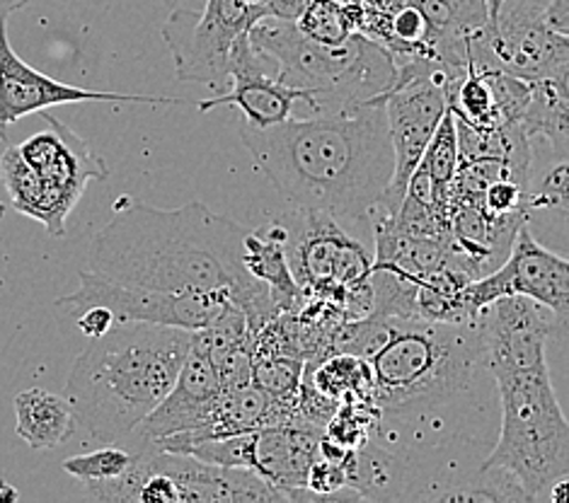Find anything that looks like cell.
<instances>
[{
    "label": "cell",
    "mask_w": 569,
    "mask_h": 503,
    "mask_svg": "<svg viewBox=\"0 0 569 503\" xmlns=\"http://www.w3.org/2000/svg\"><path fill=\"white\" fill-rule=\"evenodd\" d=\"M246 228L201 201L158 209L124 194L112 203V219L90 242L88 269L146 291L228 289L246 310L254 342V334L281 312L267 285L246 266Z\"/></svg>",
    "instance_id": "obj_1"
},
{
    "label": "cell",
    "mask_w": 569,
    "mask_h": 503,
    "mask_svg": "<svg viewBox=\"0 0 569 503\" xmlns=\"http://www.w3.org/2000/svg\"><path fill=\"white\" fill-rule=\"evenodd\" d=\"M378 421L366 443L392 457L400 486L422 480L425 462L453 447L480 361L476 322L390 318L386 342L369 359Z\"/></svg>",
    "instance_id": "obj_2"
},
{
    "label": "cell",
    "mask_w": 569,
    "mask_h": 503,
    "mask_svg": "<svg viewBox=\"0 0 569 503\" xmlns=\"http://www.w3.org/2000/svg\"><path fill=\"white\" fill-rule=\"evenodd\" d=\"M240 141L291 207L342 225L371 221L396 172L386 98L310 107L267 129L242 121Z\"/></svg>",
    "instance_id": "obj_3"
},
{
    "label": "cell",
    "mask_w": 569,
    "mask_h": 503,
    "mask_svg": "<svg viewBox=\"0 0 569 503\" xmlns=\"http://www.w3.org/2000/svg\"><path fill=\"white\" fill-rule=\"evenodd\" d=\"M194 332L148 322H119L92 339L66 378L78 429L98 443H124L168 398Z\"/></svg>",
    "instance_id": "obj_4"
},
{
    "label": "cell",
    "mask_w": 569,
    "mask_h": 503,
    "mask_svg": "<svg viewBox=\"0 0 569 503\" xmlns=\"http://www.w3.org/2000/svg\"><path fill=\"white\" fill-rule=\"evenodd\" d=\"M250 42L277 63L283 85L303 90L308 107L383 98L398 80L392 51L361 32L342 44H320L296 20L264 16L250 27Z\"/></svg>",
    "instance_id": "obj_5"
},
{
    "label": "cell",
    "mask_w": 569,
    "mask_h": 503,
    "mask_svg": "<svg viewBox=\"0 0 569 503\" xmlns=\"http://www.w3.org/2000/svg\"><path fill=\"white\" fill-rule=\"evenodd\" d=\"M499 392V436L480 467L505 470L531 501L569 477V421L555 394L548 365L492 378Z\"/></svg>",
    "instance_id": "obj_6"
},
{
    "label": "cell",
    "mask_w": 569,
    "mask_h": 503,
    "mask_svg": "<svg viewBox=\"0 0 569 503\" xmlns=\"http://www.w3.org/2000/svg\"><path fill=\"white\" fill-rule=\"evenodd\" d=\"M86 489L90 499L104 503H289L252 470L213 465L192 453L160 447L137 451L124 474Z\"/></svg>",
    "instance_id": "obj_7"
},
{
    "label": "cell",
    "mask_w": 569,
    "mask_h": 503,
    "mask_svg": "<svg viewBox=\"0 0 569 503\" xmlns=\"http://www.w3.org/2000/svg\"><path fill=\"white\" fill-rule=\"evenodd\" d=\"M274 221L281 225L283 248L303 295L316 293L335 301L355 295L371 279V252L330 213L296 209Z\"/></svg>",
    "instance_id": "obj_8"
},
{
    "label": "cell",
    "mask_w": 569,
    "mask_h": 503,
    "mask_svg": "<svg viewBox=\"0 0 569 503\" xmlns=\"http://www.w3.org/2000/svg\"><path fill=\"white\" fill-rule=\"evenodd\" d=\"M260 18L264 12L246 0H207L201 10L178 8L162 27L174 73L184 83L223 92L230 83L238 39L246 37Z\"/></svg>",
    "instance_id": "obj_9"
},
{
    "label": "cell",
    "mask_w": 569,
    "mask_h": 503,
    "mask_svg": "<svg viewBox=\"0 0 569 503\" xmlns=\"http://www.w3.org/2000/svg\"><path fill=\"white\" fill-rule=\"evenodd\" d=\"M78 289L61 295L57 308L69 315H78L88 308H107L117 322H148L162 328L204 330L233 303L228 289L201 291V293H166L121 285L86 269L78 274Z\"/></svg>",
    "instance_id": "obj_10"
},
{
    "label": "cell",
    "mask_w": 569,
    "mask_h": 503,
    "mask_svg": "<svg viewBox=\"0 0 569 503\" xmlns=\"http://www.w3.org/2000/svg\"><path fill=\"white\" fill-rule=\"evenodd\" d=\"M505 295H526L552 312L560 336L569 334V256L546 248L521 223L507 260L490 274L468 281L463 298L476 320L478 312Z\"/></svg>",
    "instance_id": "obj_11"
},
{
    "label": "cell",
    "mask_w": 569,
    "mask_h": 503,
    "mask_svg": "<svg viewBox=\"0 0 569 503\" xmlns=\"http://www.w3.org/2000/svg\"><path fill=\"white\" fill-rule=\"evenodd\" d=\"M480 361L490 378L548 365L546 342L560 336L552 312L526 295H505L476 315Z\"/></svg>",
    "instance_id": "obj_12"
},
{
    "label": "cell",
    "mask_w": 569,
    "mask_h": 503,
    "mask_svg": "<svg viewBox=\"0 0 569 503\" xmlns=\"http://www.w3.org/2000/svg\"><path fill=\"white\" fill-rule=\"evenodd\" d=\"M12 12L0 10V141L8 139L12 124L30 114H44L51 107L80 104V102H137V104H182L178 98L160 94H121L100 92L39 73L24 63L8 42V18Z\"/></svg>",
    "instance_id": "obj_13"
},
{
    "label": "cell",
    "mask_w": 569,
    "mask_h": 503,
    "mask_svg": "<svg viewBox=\"0 0 569 503\" xmlns=\"http://www.w3.org/2000/svg\"><path fill=\"white\" fill-rule=\"evenodd\" d=\"M44 121L49 131L30 135L18 148L24 160L30 162V168L39 174V180L44 182L63 219H69L86 187L94 180L104 182L110 177V165L63 121L49 112H44Z\"/></svg>",
    "instance_id": "obj_14"
},
{
    "label": "cell",
    "mask_w": 569,
    "mask_h": 503,
    "mask_svg": "<svg viewBox=\"0 0 569 503\" xmlns=\"http://www.w3.org/2000/svg\"><path fill=\"white\" fill-rule=\"evenodd\" d=\"M296 102L308 104V94L283 85L277 78V63L254 49L250 37H240L233 49V68H230V90L216 98L201 100L199 112H211L219 107H238L252 127H274L293 117Z\"/></svg>",
    "instance_id": "obj_15"
},
{
    "label": "cell",
    "mask_w": 569,
    "mask_h": 503,
    "mask_svg": "<svg viewBox=\"0 0 569 503\" xmlns=\"http://www.w3.org/2000/svg\"><path fill=\"white\" fill-rule=\"evenodd\" d=\"M221 392L223 385L219 371H216L204 346L197 344L194 332V344L189 349L180 375L174 380L168 398L141 421V426L121 445H127L137 453L143 451V447L156 445L162 439L204 426V421L209 419Z\"/></svg>",
    "instance_id": "obj_16"
},
{
    "label": "cell",
    "mask_w": 569,
    "mask_h": 503,
    "mask_svg": "<svg viewBox=\"0 0 569 503\" xmlns=\"http://www.w3.org/2000/svg\"><path fill=\"white\" fill-rule=\"evenodd\" d=\"M523 182V223L538 242L569 256V160L552 155L538 135Z\"/></svg>",
    "instance_id": "obj_17"
},
{
    "label": "cell",
    "mask_w": 569,
    "mask_h": 503,
    "mask_svg": "<svg viewBox=\"0 0 569 503\" xmlns=\"http://www.w3.org/2000/svg\"><path fill=\"white\" fill-rule=\"evenodd\" d=\"M325 431L279 424L250 431L248 470L260 474L287 501H298V492L308 489V474L320 455Z\"/></svg>",
    "instance_id": "obj_18"
},
{
    "label": "cell",
    "mask_w": 569,
    "mask_h": 503,
    "mask_svg": "<svg viewBox=\"0 0 569 503\" xmlns=\"http://www.w3.org/2000/svg\"><path fill=\"white\" fill-rule=\"evenodd\" d=\"M246 266L254 279L267 285L279 312H296L301 308L306 295L293 276L287 248H283L281 225L274 219L264 228L248 230Z\"/></svg>",
    "instance_id": "obj_19"
},
{
    "label": "cell",
    "mask_w": 569,
    "mask_h": 503,
    "mask_svg": "<svg viewBox=\"0 0 569 503\" xmlns=\"http://www.w3.org/2000/svg\"><path fill=\"white\" fill-rule=\"evenodd\" d=\"M16 421L18 436L34 451L57 447L78 431L76 412L69 398H59V394L42 388H30L18 394Z\"/></svg>",
    "instance_id": "obj_20"
},
{
    "label": "cell",
    "mask_w": 569,
    "mask_h": 503,
    "mask_svg": "<svg viewBox=\"0 0 569 503\" xmlns=\"http://www.w3.org/2000/svg\"><path fill=\"white\" fill-rule=\"evenodd\" d=\"M0 174H3L6 189L10 194V203L27 219H34L47 228V233L53 238L66 235V219L51 201L44 182L39 174L30 168L18 145L6 148L3 158H0Z\"/></svg>",
    "instance_id": "obj_21"
},
{
    "label": "cell",
    "mask_w": 569,
    "mask_h": 503,
    "mask_svg": "<svg viewBox=\"0 0 569 503\" xmlns=\"http://www.w3.org/2000/svg\"><path fill=\"white\" fill-rule=\"evenodd\" d=\"M429 177V189H431V203L441 215L449 219V199H451V187L458 177L460 168V151H458V129H456V117L451 110H446L441 124L437 127L431 135V143L427 153L419 162Z\"/></svg>",
    "instance_id": "obj_22"
},
{
    "label": "cell",
    "mask_w": 569,
    "mask_h": 503,
    "mask_svg": "<svg viewBox=\"0 0 569 503\" xmlns=\"http://www.w3.org/2000/svg\"><path fill=\"white\" fill-rule=\"evenodd\" d=\"M521 124L528 135H538L552 155L569 160V102L533 83V100Z\"/></svg>",
    "instance_id": "obj_23"
},
{
    "label": "cell",
    "mask_w": 569,
    "mask_h": 503,
    "mask_svg": "<svg viewBox=\"0 0 569 503\" xmlns=\"http://www.w3.org/2000/svg\"><path fill=\"white\" fill-rule=\"evenodd\" d=\"M313 385L332 400H371L373 369L369 359L337 353L335 359L325 361L320 369H316Z\"/></svg>",
    "instance_id": "obj_24"
},
{
    "label": "cell",
    "mask_w": 569,
    "mask_h": 503,
    "mask_svg": "<svg viewBox=\"0 0 569 503\" xmlns=\"http://www.w3.org/2000/svg\"><path fill=\"white\" fill-rule=\"evenodd\" d=\"M303 359L283 356V353H267V356H254L252 383L264 390L272 400L293 404L303 383Z\"/></svg>",
    "instance_id": "obj_25"
},
{
    "label": "cell",
    "mask_w": 569,
    "mask_h": 503,
    "mask_svg": "<svg viewBox=\"0 0 569 503\" xmlns=\"http://www.w3.org/2000/svg\"><path fill=\"white\" fill-rule=\"evenodd\" d=\"M298 30L320 44H342L357 32L351 10L337 0H310L296 18Z\"/></svg>",
    "instance_id": "obj_26"
},
{
    "label": "cell",
    "mask_w": 569,
    "mask_h": 503,
    "mask_svg": "<svg viewBox=\"0 0 569 503\" xmlns=\"http://www.w3.org/2000/svg\"><path fill=\"white\" fill-rule=\"evenodd\" d=\"M133 460H137V453L127 445H117V443H107L100 451H92L86 455H76L63 460V470L76 477L78 482L94 484V482H107L114 480L119 474H124Z\"/></svg>",
    "instance_id": "obj_27"
},
{
    "label": "cell",
    "mask_w": 569,
    "mask_h": 503,
    "mask_svg": "<svg viewBox=\"0 0 569 503\" xmlns=\"http://www.w3.org/2000/svg\"><path fill=\"white\" fill-rule=\"evenodd\" d=\"M482 207L495 219L523 215V184L511 177H497L482 189Z\"/></svg>",
    "instance_id": "obj_28"
},
{
    "label": "cell",
    "mask_w": 569,
    "mask_h": 503,
    "mask_svg": "<svg viewBox=\"0 0 569 503\" xmlns=\"http://www.w3.org/2000/svg\"><path fill=\"white\" fill-rule=\"evenodd\" d=\"M552 0H487V24H513L546 18Z\"/></svg>",
    "instance_id": "obj_29"
},
{
    "label": "cell",
    "mask_w": 569,
    "mask_h": 503,
    "mask_svg": "<svg viewBox=\"0 0 569 503\" xmlns=\"http://www.w3.org/2000/svg\"><path fill=\"white\" fill-rule=\"evenodd\" d=\"M76 320H78L80 334H86L88 339H98L110 332L114 324H119L117 318L107 308H88L83 312H78Z\"/></svg>",
    "instance_id": "obj_30"
},
{
    "label": "cell",
    "mask_w": 569,
    "mask_h": 503,
    "mask_svg": "<svg viewBox=\"0 0 569 503\" xmlns=\"http://www.w3.org/2000/svg\"><path fill=\"white\" fill-rule=\"evenodd\" d=\"M546 22L555 32L569 34V0H552L546 10Z\"/></svg>",
    "instance_id": "obj_31"
},
{
    "label": "cell",
    "mask_w": 569,
    "mask_h": 503,
    "mask_svg": "<svg viewBox=\"0 0 569 503\" xmlns=\"http://www.w3.org/2000/svg\"><path fill=\"white\" fill-rule=\"evenodd\" d=\"M548 499L552 503H569V477H562L548 489Z\"/></svg>",
    "instance_id": "obj_32"
},
{
    "label": "cell",
    "mask_w": 569,
    "mask_h": 503,
    "mask_svg": "<svg viewBox=\"0 0 569 503\" xmlns=\"http://www.w3.org/2000/svg\"><path fill=\"white\" fill-rule=\"evenodd\" d=\"M32 0H0V10H8V12H18L22 8L30 6Z\"/></svg>",
    "instance_id": "obj_33"
},
{
    "label": "cell",
    "mask_w": 569,
    "mask_h": 503,
    "mask_svg": "<svg viewBox=\"0 0 569 503\" xmlns=\"http://www.w3.org/2000/svg\"><path fill=\"white\" fill-rule=\"evenodd\" d=\"M246 3H250V6H254V8H260L264 16H267V0H246Z\"/></svg>",
    "instance_id": "obj_34"
},
{
    "label": "cell",
    "mask_w": 569,
    "mask_h": 503,
    "mask_svg": "<svg viewBox=\"0 0 569 503\" xmlns=\"http://www.w3.org/2000/svg\"><path fill=\"white\" fill-rule=\"evenodd\" d=\"M6 219V203H0V221Z\"/></svg>",
    "instance_id": "obj_35"
},
{
    "label": "cell",
    "mask_w": 569,
    "mask_h": 503,
    "mask_svg": "<svg viewBox=\"0 0 569 503\" xmlns=\"http://www.w3.org/2000/svg\"><path fill=\"white\" fill-rule=\"evenodd\" d=\"M166 3H174V0H166Z\"/></svg>",
    "instance_id": "obj_36"
}]
</instances>
